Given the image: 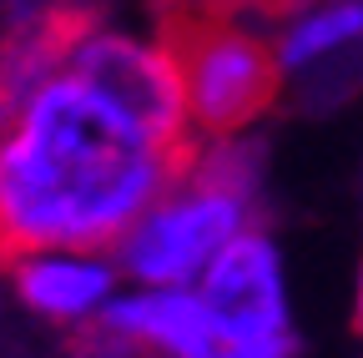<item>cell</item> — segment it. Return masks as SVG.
<instances>
[{"label":"cell","mask_w":363,"mask_h":358,"mask_svg":"<svg viewBox=\"0 0 363 358\" xmlns=\"http://www.w3.org/2000/svg\"><path fill=\"white\" fill-rule=\"evenodd\" d=\"M187 157L142 137L76 76H45L0 116V262L35 247L111 252Z\"/></svg>","instance_id":"obj_1"},{"label":"cell","mask_w":363,"mask_h":358,"mask_svg":"<svg viewBox=\"0 0 363 358\" xmlns=\"http://www.w3.org/2000/svg\"><path fill=\"white\" fill-rule=\"evenodd\" d=\"M293 0H172L162 40L177 56L187 116L197 142H222L252 126L278 96V40L262 35V16L278 21Z\"/></svg>","instance_id":"obj_2"},{"label":"cell","mask_w":363,"mask_h":358,"mask_svg":"<svg viewBox=\"0 0 363 358\" xmlns=\"http://www.w3.org/2000/svg\"><path fill=\"white\" fill-rule=\"evenodd\" d=\"M252 217V172L233 137L197 142L182 172L116 237L111 257L131 288H192Z\"/></svg>","instance_id":"obj_3"},{"label":"cell","mask_w":363,"mask_h":358,"mask_svg":"<svg viewBox=\"0 0 363 358\" xmlns=\"http://www.w3.org/2000/svg\"><path fill=\"white\" fill-rule=\"evenodd\" d=\"M61 71L76 76L91 96H101L121 121H131L157 147L182 152V157L197 147L182 71H177V56L167 51L162 35L152 40V35L116 30V26L76 16Z\"/></svg>","instance_id":"obj_4"},{"label":"cell","mask_w":363,"mask_h":358,"mask_svg":"<svg viewBox=\"0 0 363 358\" xmlns=\"http://www.w3.org/2000/svg\"><path fill=\"white\" fill-rule=\"evenodd\" d=\"M207 303L212 323L227 348L288 358V298H283V262L257 228H242L192 283Z\"/></svg>","instance_id":"obj_5"},{"label":"cell","mask_w":363,"mask_h":358,"mask_svg":"<svg viewBox=\"0 0 363 358\" xmlns=\"http://www.w3.org/2000/svg\"><path fill=\"white\" fill-rule=\"evenodd\" d=\"M111 358H222L227 343L212 323L197 288H131L106 303V313L86 328Z\"/></svg>","instance_id":"obj_6"},{"label":"cell","mask_w":363,"mask_h":358,"mask_svg":"<svg viewBox=\"0 0 363 358\" xmlns=\"http://www.w3.org/2000/svg\"><path fill=\"white\" fill-rule=\"evenodd\" d=\"M6 273L35 318L61 328H91L126 283L106 247H35L11 257Z\"/></svg>","instance_id":"obj_7"},{"label":"cell","mask_w":363,"mask_h":358,"mask_svg":"<svg viewBox=\"0 0 363 358\" xmlns=\"http://www.w3.org/2000/svg\"><path fill=\"white\" fill-rule=\"evenodd\" d=\"M358 35H363V0L318 6V11H308V16H298L293 26L278 30V66L283 71H303L313 61L343 51L348 40H358Z\"/></svg>","instance_id":"obj_8"},{"label":"cell","mask_w":363,"mask_h":358,"mask_svg":"<svg viewBox=\"0 0 363 358\" xmlns=\"http://www.w3.org/2000/svg\"><path fill=\"white\" fill-rule=\"evenodd\" d=\"M6 6H11V26H21V21H30V16H40V11H45L40 0H6Z\"/></svg>","instance_id":"obj_9"},{"label":"cell","mask_w":363,"mask_h":358,"mask_svg":"<svg viewBox=\"0 0 363 358\" xmlns=\"http://www.w3.org/2000/svg\"><path fill=\"white\" fill-rule=\"evenodd\" d=\"M222 358H272V353H242V348H227Z\"/></svg>","instance_id":"obj_10"},{"label":"cell","mask_w":363,"mask_h":358,"mask_svg":"<svg viewBox=\"0 0 363 358\" xmlns=\"http://www.w3.org/2000/svg\"><path fill=\"white\" fill-rule=\"evenodd\" d=\"M358 328H363V283H358Z\"/></svg>","instance_id":"obj_11"}]
</instances>
